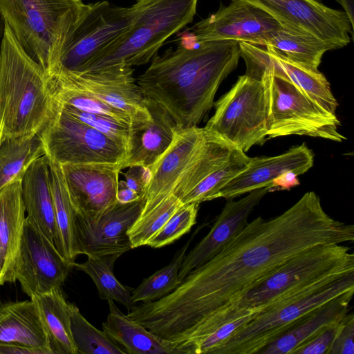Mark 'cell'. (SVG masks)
<instances>
[{"instance_id":"7402d4cb","label":"cell","mask_w":354,"mask_h":354,"mask_svg":"<svg viewBox=\"0 0 354 354\" xmlns=\"http://www.w3.org/2000/svg\"><path fill=\"white\" fill-rule=\"evenodd\" d=\"M253 58L259 69L270 68L277 74L285 76L319 106L336 115L338 103L329 82L319 71L297 64L268 46H256L253 50Z\"/></svg>"},{"instance_id":"f907efd6","label":"cell","mask_w":354,"mask_h":354,"mask_svg":"<svg viewBox=\"0 0 354 354\" xmlns=\"http://www.w3.org/2000/svg\"><path fill=\"white\" fill-rule=\"evenodd\" d=\"M1 130H0V140H1Z\"/></svg>"},{"instance_id":"484cf974","label":"cell","mask_w":354,"mask_h":354,"mask_svg":"<svg viewBox=\"0 0 354 354\" xmlns=\"http://www.w3.org/2000/svg\"><path fill=\"white\" fill-rule=\"evenodd\" d=\"M109 313L103 330L131 354H178L172 341L162 339L124 315L108 300Z\"/></svg>"},{"instance_id":"681fc988","label":"cell","mask_w":354,"mask_h":354,"mask_svg":"<svg viewBox=\"0 0 354 354\" xmlns=\"http://www.w3.org/2000/svg\"><path fill=\"white\" fill-rule=\"evenodd\" d=\"M4 27H5L4 21L0 15V51H1V43H2L3 36Z\"/></svg>"},{"instance_id":"83f0119b","label":"cell","mask_w":354,"mask_h":354,"mask_svg":"<svg viewBox=\"0 0 354 354\" xmlns=\"http://www.w3.org/2000/svg\"><path fill=\"white\" fill-rule=\"evenodd\" d=\"M35 304L53 354H77L73 341L69 302L60 288L30 298Z\"/></svg>"},{"instance_id":"52a82bcc","label":"cell","mask_w":354,"mask_h":354,"mask_svg":"<svg viewBox=\"0 0 354 354\" xmlns=\"http://www.w3.org/2000/svg\"><path fill=\"white\" fill-rule=\"evenodd\" d=\"M350 291H354V272L293 294L254 313L212 354L259 353L306 315Z\"/></svg>"},{"instance_id":"e575fe53","label":"cell","mask_w":354,"mask_h":354,"mask_svg":"<svg viewBox=\"0 0 354 354\" xmlns=\"http://www.w3.org/2000/svg\"><path fill=\"white\" fill-rule=\"evenodd\" d=\"M191 241L192 239L175 254L168 265L145 279L132 290L131 299L133 304L160 299L180 284L178 273Z\"/></svg>"},{"instance_id":"3957f363","label":"cell","mask_w":354,"mask_h":354,"mask_svg":"<svg viewBox=\"0 0 354 354\" xmlns=\"http://www.w3.org/2000/svg\"><path fill=\"white\" fill-rule=\"evenodd\" d=\"M344 243L321 244L290 258L258 281L237 301L198 326L192 336L201 340L224 323L271 304L319 283L354 272V254Z\"/></svg>"},{"instance_id":"8fae6325","label":"cell","mask_w":354,"mask_h":354,"mask_svg":"<svg viewBox=\"0 0 354 354\" xmlns=\"http://www.w3.org/2000/svg\"><path fill=\"white\" fill-rule=\"evenodd\" d=\"M55 103L53 116L40 132L48 158L61 165L121 167L127 158V147L123 144L67 114Z\"/></svg>"},{"instance_id":"836d02e7","label":"cell","mask_w":354,"mask_h":354,"mask_svg":"<svg viewBox=\"0 0 354 354\" xmlns=\"http://www.w3.org/2000/svg\"><path fill=\"white\" fill-rule=\"evenodd\" d=\"M47 77L53 99L62 105L82 111L108 115L129 124L134 120L127 113L115 109L75 87L55 71L48 72Z\"/></svg>"},{"instance_id":"c3c4849f","label":"cell","mask_w":354,"mask_h":354,"mask_svg":"<svg viewBox=\"0 0 354 354\" xmlns=\"http://www.w3.org/2000/svg\"><path fill=\"white\" fill-rule=\"evenodd\" d=\"M6 282V274L3 266V263L1 261V255H0V286L3 285Z\"/></svg>"},{"instance_id":"7a4b0ae2","label":"cell","mask_w":354,"mask_h":354,"mask_svg":"<svg viewBox=\"0 0 354 354\" xmlns=\"http://www.w3.org/2000/svg\"><path fill=\"white\" fill-rule=\"evenodd\" d=\"M240 57L236 40L206 41L196 48L178 46L156 54L136 83L145 97L169 112L178 128L197 127Z\"/></svg>"},{"instance_id":"b9f144b4","label":"cell","mask_w":354,"mask_h":354,"mask_svg":"<svg viewBox=\"0 0 354 354\" xmlns=\"http://www.w3.org/2000/svg\"><path fill=\"white\" fill-rule=\"evenodd\" d=\"M341 321L322 330L298 347L292 354H328L339 328Z\"/></svg>"},{"instance_id":"d590c367","label":"cell","mask_w":354,"mask_h":354,"mask_svg":"<svg viewBox=\"0 0 354 354\" xmlns=\"http://www.w3.org/2000/svg\"><path fill=\"white\" fill-rule=\"evenodd\" d=\"M250 159L245 153L235 149L223 165L208 175L180 199L182 204H200L215 199L217 193L247 167Z\"/></svg>"},{"instance_id":"ee69618b","label":"cell","mask_w":354,"mask_h":354,"mask_svg":"<svg viewBox=\"0 0 354 354\" xmlns=\"http://www.w3.org/2000/svg\"><path fill=\"white\" fill-rule=\"evenodd\" d=\"M150 176L149 169L141 167H131L124 174V183L127 187L137 192L142 198Z\"/></svg>"},{"instance_id":"bcb514c9","label":"cell","mask_w":354,"mask_h":354,"mask_svg":"<svg viewBox=\"0 0 354 354\" xmlns=\"http://www.w3.org/2000/svg\"><path fill=\"white\" fill-rule=\"evenodd\" d=\"M0 354H44L38 349L15 344H0Z\"/></svg>"},{"instance_id":"7c38bea8","label":"cell","mask_w":354,"mask_h":354,"mask_svg":"<svg viewBox=\"0 0 354 354\" xmlns=\"http://www.w3.org/2000/svg\"><path fill=\"white\" fill-rule=\"evenodd\" d=\"M73 268L26 216L8 282L19 281L23 292L31 298L60 288Z\"/></svg>"},{"instance_id":"d6a6232c","label":"cell","mask_w":354,"mask_h":354,"mask_svg":"<svg viewBox=\"0 0 354 354\" xmlns=\"http://www.w3.org/2000/svg\"><path fill=\"white\" fill-rule=\"evenodd\" d=\"M120 254L88 256L84 263H74L73 268L86 273L93 281L100 297L115 301L128 311L134 306L131 296L133 289L122 284L115 277L113 267Z\"/></svg>"},{"instance_id":"f1b7e54d","label":"cell","mask_w":354,"mask_h":354,"mask_svg":"<svg viewBox=\"0 0 354 354\" xmlns=\"http://www.w3.org/2000/svg\"><path fill=\"white\" fill-rule=\"evenodd\" d=\"M48 163L55 221L54 245L62 257L73 265L77 256L75 230V211L71 201L61 164L50 158Z\"/></svg>"},{"instance_id":"4fadbf2b","label":"cell","mask_w":354,"mask_h":354,"mask_svg":"<svg viewBox=\"0 0 354 354\" xmlns=\"http://www.w3.org/2000/svg\"><path fill=\"white\" fill-rule=\"evenodd\" d=\"M233 1V0H230ZM259 7L274 17L286 30L313 35L333 50L348 45L352 26L344 11L315 0H239Z\"/></svg>"},{"instance_id":"ab89813d","label":"cell","mask_w":354,"mask_h":354,"mask_svg":"<svg viewBox=\"0 0 354 354\" xmlns=\"http://www.w3.org/2000/svg\"><path fill=\"white\" fill-rule=\"evenodd\" d=\"M57 104L67 114L127 147L130 124L108 115L82 111L73 107Z\"/></svg>"},{"instance_id":"f35d334b","label":"cell","mask_w":354,"mask_h":354,"mask_svg":"<svg viewBox=\"0 0 354 354\" xmlns=\"http://www.w3.org/2000/svg\"><path fill=\"white\" fill-rule=\"evenodd\" d=\"M198 205L199 204L195 203L183 205L149 239L147 245L160 248L172 243L187 233L196 223Z\"/></svg>"},{"instance_id":"ffe728a7","label":"cell","mask_w":354,"mask_h":354,"mask_svg":"<svg viewBox=\"0 0 354 354\" xmlns=\"http://www.w3.org/2000/svg\"><path fill=\"white\" fill-rule=\"evenodd\" d=\"M272 189L266 187L253 190L238 201L228 199L208 234L186 254L178 273L180 281L220 252L245 226L254 208Z\"/></svg>"},{"instance_id":"d6986e66","label":"cell","mask_w":354,"mask_h":354,"mask_svg":"<svg viewBox=\"0 0 354 354\" xmlns=\"http://www.w3.org/2000/svg\"><path fill=\"white\" fill-rule=\"evenodd\" d=\"M314 154L306 143L291 147L283 153L270 157L250 158L247 167L227 183L215 199H232L253 190L277 187L276 182L284 176H299L309 170Z\"/></svg>"},{"instance_id":"4dcf8cb0","label":"cell","mask_w":354,"mask_h":354,"mask_svg":"<svg viewBox=\"0 0 354 354\" xmlns=\"http://www.w3.org/2000/svg\"><path fill=\"white\" fill-rule=\"evenodd\" d=\"M45 155L41 133L28 137L1 138L0 191L21 180L30 165Z\"/></svg>"},{"instance_id":"60d3db41","label":"cell","mask_w":354,"mask_h":354,"mask_svg":"<svg viewBox=\"0 0 354 354\" xmlns=\"http://www.w3.org/2000/svg\"><path fill=\"white\" fill-rule=\"evenodd\" d=\"M254 313L224 323L207 335L191 350L190 354H212V351L226 341L239 327L251 319Z\"/></svg>"},{"instance_id":"1f68e13d","label":"cell","mask_w":354,"mask_h":354,"mask_svg":"<svg viewBox=\"0 0 354 354\" xmlns=\"http://www.w3.org/2000/svg\"><path fill=\"white\" fill-rule=\"evenodd\" d=\"M263 46H270L289 59L313 71H318L324 54L333 50L313 35L294 32L283 28L274 32Z\"/></svg>"},{"instance_id":"603a6c76","label":"cell","mask_w":354,"mask_h":354,"mask_svg":"<svg viewBox=\"0 0 354 354\" xmlns=\"http://www.w3.org/2000/svg\"><path fill=\"white\" fill-rule=\"evenodd\" d=\"M0 344H15L53 354L37 308L31 299L0 306Z\"/></svg>"},{"instance_id":"7dc6e473","label":"cell","mask_w":354,"mask_h":354,"mask_svg":"<svg viewBox=\"0 0 354 354\" xmlns=\"http://www.w3.org/2000/svg\"><path fill=\"white\" fill-rule=\"evenodd\" d=\"M342 6L352 26L354 27V0H338Z\"/></svg>"},{"instance_id":"9c48e42d","label":"cell","mask_w":354,"mask_h":354,"mask_svg":"<svg viewBox=\"0 0 354 354\" xmlns=\"http://www.w3.org/2000/svg\"><path fill=\"white\" fill-rule=\"evenodd\" d=\"M268 98V138L292 135L342 142L340 122L303 93L288 79L267 68L261 75Z\"/></svg>"},{"instance_id":"6da1fadb","label":"cell","mask_w":354,"mask_h":354,"mask_svg":"<svg viewBox=\"0 0 354 354\" xmlns=\"http://www.w3.org/2000/svg\"><path fill=\"white\" fill-rule=\"evenodd\" d=\"M353 241L354 226L330 216L319 197L306 192L282 214L248 223L175 290L134 306L131 317L160 337L179 342L290 258L318 245Z\"/></svg>"},{"instance_id":"d4e9b609","label":"cell","mask_w":354,"mask_h":354,"mask_svg":"<svg viewBox=\"0 0 354 354\" xmlns=\"http://www.w3.org/2000/svg\"><path fill=\"white\" fill-rule=\"evenodd\" d=\"M21 185L26 216L54 244L55 213L50 185L48 158L46 154L30 165L21 179Z\"/></svg>"},{"instance_id":"f6af8a7d","label":"cell","mask_w":354,"mask_h":354,"mask_svg":"<svg viewBox=\"0 0 354 354\" xmlns=\"http://www.w3.org/2000/svg\"><path fill=\"white\" fill-rule=\"evenodd\" d=\"M142 197L133 190L127 187L124 181L118 182L117 191V202L120 203H129L140 201Z\"/></svg>"},{"instance_id":"5bb4252c","label":"cell","mask_w":354,"mask_h":354,"mask_svg":"<svg viewBox=\"0 0 354 354\" xmlns=\"http://www.w3.org/2000/svg\"><path fill=\"white\" fill-rule=\"evenodd\" d=\"M282 28L265 10L247 1L233 0L227 6L221 5L216 12L194 24L192 30L198 44L236 40L263 46L274 32Z\"/></svg>"},{"instance_id":"277c9868","label":"cell","mask_w":354,"mask_h":354,"mask_svg":"<svg viewBox=\"0 0 354 354\" xmlns=\"http://www.w3.org/2000/svg\"><path fill=\"white\" fill-rule=\"evenodd\" d=\"M55 109L46 72L25 52L5 24L0 51L1 138L40 133Z\"/></svg>"},{"instance_id":"30bf717a","label":"cell","mask_w":354,"mask_h":354,"mask_svg":"<svg viewBox=\"0 0 354 354\" xmlns=\"http://www.w3.org/2000/svg\"><path fill=\"white\" fill-rule=\"evenodd\" d=\"M142 3L143 0H137L130 7L118 6L107 1L86 4L67 34L54 67L81 72L131 27Z\"/></svg>"},{"instance_id":"ba28073f","label":"cell","mask_w":354,"mask_h":354,"mask_svg":"<svg viewBox=\"0 0 354 354\" xmlns=\"http://www.w3.org/2000/svg\"><path fill=\"white\" fill-rule=\"evenodd\" d=\"M214 106L205 130L244 153L266 141L268 98L262 78L240 76Z\"/></svg>"},{"instance_id":"ac0fdd59","label":"cell","mask_w":354,"mask_h":354,"mask_svg":"<svg viewBox=\"0 0 354 354\" xmlns=\"http://www.w3.org/2000/svg\"><path fill=\"white\" fill-rule=\"evenodd\" d=\"M206 138L203 128L177 127L174 138L160 159L149 169L150 176L142 197L143 216L172 194L178 179L196 156Z\"/></svg>"},{"instance_id":"9a60e30c","label":"cell","mask_w":354,"mask_h":354,"mask_svg":"<svg viewBox=\"0 0 354 354\" xmlns=\"http://www.w3.org/2000/svg\"><path fill=\"white\" fill-rule=\"evenodd\" d=\"M75 213L94 223L117 203L120 167L111 164L61 165Z\"/></svg>"},{"instance_id":"e0dca14e","label":"cell","mask_w":354,"mask_h":354,"mask_svg":"<svg viewBox=\"0 0 354 354\" xmlns=\"http://www.w3.org/2000/svg\"><path fill=\"white\" fill-rule=\"evenodd\" d=\"M50 71L57 72L79 89L127 113L134 120L150 118L145 105V96L133 77V68L73 73L55 66Z\"/></svg>"},{"instance_id":"cb8c5ba5","label":"cell","mask_w":354,"mask_h":354,"mask_svg":"<svg viewBox=\"0 0 354 354\" xmlns=\"http://www.w3.org/2000/svg\"><path fill=\"white\" fill-rule=\"evenodd\" d=\"M353 292H348L308 313L259 353L292 354L298 347L344 317Z\"/></svg>"},{"instance_id":"f546056e","label":"cell","mask_w":354,"mask_h":354,"mask_svg":"<svg viewBox=\"0 0 354 354\" xmlns=\"http://www.w3.org/2000/svg\"><path fill=\"white\" fill-rule=\"evenodd\" d=\"M205 131L206 138L202 147L185 168L173 189L172 194L180 200L208 175L223 165L236 149Z\"/></svg>"},{"instance_id":"2e32d148","label":"cell","mask_w":354,"mask_h":354,"mask_svg":"<svg viewBox=\"0 0 354 354\" xmlns=\"http://www.w3.org/2000/svg\"><path fill=\"white\" fill-rule=\"evenodd\" d=\"M143 200L129 203L117 202L96 222H90L75 213L76 254L120 256L133 249L127 231L139 217Z\"/></svg>"},{"instance_id":"74e56055","label":"cell","mask_w":354,"mask_h":354,"mask_svg":"<svg viewBox=\"0 0 354 354\" xmlns=\"http://www.w3.org/2000/svg\"><path fill=\"white\" fill-rule=\"evenodd\" d=\"M183 205L180 200L171 194L147 214L139 216L127 231L132 248L147 245L149 239Z\"/></svg>"},{"instance_id":"44dd1931","label":"cell","mask_w":354,"mask_h":354,"mask_svg":"<svg viewBox=\"0 0 354 354\" xmlns=\"http://www.w3.org/2000/svg\"><path fill=\"white\" fill-rule=\"evenodd\" d=\"M150 118L130 124L127 158L121 171L131 167L151 169L171 144L177 126L169 112L158 102L145 97Z\"/></svg>"},{"instance_id":"8992f818","label":"cell","mask_w":354,"mask_h":354,"mask_svg":"<svg viewBox=\"0 0 354 354\" xmlns=\"http://www.w3.org/2000/svg\"><path fill=\"white\" fill-rule=\"evenodd\" d=\"M86 6L82 0H0V15L19 45L47 73Z\"/></svg>"},{"instance_id":"7bdbcfd3","label":"cell","mask_w":354,"mask_h":354,"mask_svg":"<svg viewBox=\"0 0 354 354\" xmlns=\"http://www.w3.org/2000/svg\"><path fill=\"white\" fill-rule=\"evenodd\" d=\"M354 315L347 313L340 323L339 328L328 354L354 353Z\"/></svg>"},{"instance_id":"5b68a950","label":"cell","mask_w":354,"mask_h":354,"mask_svg":"<svg viewBox=\"0 0 354 354\" xmlns=\"http://www.w3.org/2000/svg\"><path fill=\"white\" fill-rule=\"evenodd\" d=\"M198 0H143L131 27L80 73L132 68L148 63L164 42L191 23Z\"/></svg>"},{"instance_id":"8d00e7d4","label":"cell","mask_w":354,"mask_h":354,"mask_svg":"<svg viewBox=\"0 0 354 354\" xmlns=\"http://www.w3.org/2000/svg\"><path fill=\"white\" fill-rule=\"evenodd\" d=\"M69 309L71 332L77 354L127 353L104 330L90 324L74 304L69 303Z\"/></svg>"},{"instance_id":"4316f807","label":"cell","mask_w":354,"mask_h":354,"mask_svg":"<svg viewBox=\"0 0 354 354\" xmlns=\"http://www.w3.org/2000/svg\"><path fill=\"white\" fill-rule=\"evenodd\" d=\"M21 181L11 183L0 191V255L6 282L17 258L26 217Z\"/></svg>"}]
</instances>
